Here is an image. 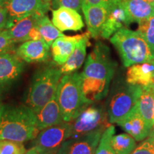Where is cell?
Listing matches in <instances>:
<instances>
[{
    "mask_svg": "<svg viewBox=\"0 0 154 154\" xmlns=\"http://www.w3.org/2000/svg\"><path fill=\"white\" fill-rule=\"evenodd\" d=\"M116 67L110 49L101 42H96L80 73L82 92L88 103L99 102L108 96Z\"/></svg>",
    "mask_w": 154,
    "mask_h": 154,
    "instance_id": "cell-1",
    "label": "cell"
},
{
    "mask_svg": "<svg viewBox=\"0 0 154 154\" xmlns=\"http://www.w3.org/2000/svg\"><path fill=\"white\" fill-rule=\"evenodd\" d=\"M39 131L36 113L27 105L2 106L0 140L24 143L34 139Z\"/></svg>",
    "mask_w": 154,
    "mask_h": 154,
    "instance_id": "cell-2",
    "label": "cell"
},
{
    "mask_svg": "<svg viewBox=\"0 0 154 154\" xmlns=\"http://www.w3.org/2000/svg\"><path fill=\"white\" fill-rule=\"evenodd\" d=\"M110 42L118 51L125 67L154 59L149 44L137 31L122 28L111 36Z\"/></svg>",
    "mask_w": 154,
    "mask_h": 154,
    "instance_id": "cell-3",
    "label": "cell"
},
{
    "mask_svg": "<svg viewBox=\"0 0 154 154\" xmlns=\"http://www.w3.org/2000/svg\"><path fill=\"white\" fill-rule=\"evenodd\" d=\"M61 77L60 68L54 63H49L35 72L26 99L27 106L34 113H37L53 99Z\"/></svg>",
    "mask_w": 154,
    "mask_h": 154,
    "instance_id": "cell-4",
    "label": "cell"
},
{
    "mask_svg": "<svg viewBox=\"0 0 154 154\" xmlns=\"http://www.w3.org/2000/svg\"><path fill=\"white\" fill-rule=\"evenodd\" d=\"M64 121L70 122L81 111L91 104L84 98L80 73L74 72L61 77L56 93Z\"/></svg>",
    "mask_w": 154,
    "mask_h": 154,
    "instance_id": "cell-5",
    "label": "cell"
},
{
    "mask_svg": "<svg viewBox=\"0 0 154 154\" xmlns=\"http://www.w3.org/2000/svg\"><path fill=\"white\" fill-rule=\"evenodd\" d=\"M141 91L140 86L130 84L121 79L113 84L106 103L110 124L116 123L137 106Z\"/></svg>",
    "mask_w": 154,
    "mask_h": 154,
    "instance_id": "cell-6",
    "label": "cell"
},
{
    "mask_svg": "<svg viewBox=\"0 0 154 154\" xmlns=\"http://www.w3.org/2000/svg\"><path fill=\"white\" fill-rule=\"evenodd\" d=\"M71 123V138L79 137L99 129H106L111 124L106 104L91 103L84 108Z\"/></svg>",
    "mask_w": 154,
    "mask_h": 154,
    "instance_id": "cell-7",
    "label": "cell"
},
{
    "mask_svg": "<svg viewBox=\"0 0 154 154\" xmlns=\"http://www.w3.org/2000/svg\"><path fill=\"white\" fill-rule=\"evenodd\" d=\"M51 6V3L44 0H0V7L7 13V29L31 14H46Z\"/></svg>",
    "mask_w": 154,
    "mask_h": 154,
    "instance_id": "cell-8",
    "label": "cell"
},
{
    "mask_svg": "<svg viewBox=\"0 0 154 154\" xmlns=\"http://www.w3.org/2000/svg\"><path fill=\"white\" fill-rule=\"evenodd\" d=\"M71 138V123L63 121L61 124L40 131L32 140L30 148L56 154L63 142Z\"/></svg>",
    "mask_w": 154,
    "mask_h": 154,
    "instance_id": "cell-9",
    "label": "cell"
},
{
    "mask_svg": "<svg viewBox=\"0 0 154 154\" xmlns=\"http://www.w3.org/2000/svg\"><path fill=\"white\" fill-rule=\"evenodd\" d=\"M24 63L16 53L0 54V95L10 88L19 79Z\"/></svg>",
    "mask_w": 154,
    "mask_h": 154,
    "instance_id": "cell-10",
    "label": "cell"
},
{
    "mask_svg": "<svg viewBox=\"0 0 154 154\" xmlns=\"http://www.w3.org/2000/svg\"><path fill=\"white\" fill-rule=\"evenodd\" d=\"M104 129H99L79 137L69 138L61 144L56 154H95Z\"/></svg>",
    "mask_w": 154,
    "mask_h": 154,
    "instance_id": "cell-11",
    "label": "cell"
},
{
    "mask_svg": "<svg viewBox=\"0 0 154 154\" xmlns=\"http://www.w3.org/2000/svg\"><path fill=\"white\" fill-rule=\"evenodd\" d=\"M45 14L35 13L24 17L16 24L7 29L9 35L15 44L29 40L41 39L42 36L38 29L37 23L39 17Z\"/></svg>",
    "mask_w": 154,
    "mask_h": 154,
    "instance_id": "cell-12",
    "label": "cell"
},
{
    "mask_svg": "<svg viewBox=\"0 0 154 154\" xmlns=\"http://www.w3.org/2000/svg\"><path fill=\"white\" fill-rule=\"evenodd\" d=\"M49 47L42 38L29 40L21 44L15 53L25 62H44L49 58Z\"/></svg>",
    "mask_w": 154,
    "mask_h": 154,
    "instance_id": "cell-13",
    "label": "cell"
},
{
    "mask_svg": "<svg viewBox=\"0 0 154 154\" xmlns=\"http://www.w3.org/2000/svg\"><path fill=\"white\" fill-rule=\"evenodd\" d=\"M116 124L137 141H141L147 138L151 131L145 120L138 112L137 106L117 121Z\"/></svg>",
    "mask_w": 154,
    "mask_h": 154,
    "instance_id": "cell-14",
    "label": "cell"
},
{
    "mask_svg": "<svg viewBox=\"0 0 154 154\" xmlns=\"http://www.w3.org/2000/svg\"><path fill=\"white\" fill-rule=\"evenodd\" d=\"M131 23H132L131 19L121 2L109 11L100 36L107 39L117 31L129 26Z\"/></svg>",
    "mask_w": 154,
    "mask_h": 154,
    "instance_id": "cell-15",
    "label": "cell"
},
{
    "mask_svg": "<svg viewBox=\"0 0 154 154\" xmlns=\"http://www.w3.org/2000/svg\"><path fill=\"white\" fill-rule=\"evenodd\" d=\"M52 23L61 32L82 30L84 26L81 14L68 7H59L52 11Z\"/></svg>",
    "mask_w": 154,
    "mask_h": 154,
    "instance_id": "cell-16",
    "label": "cell"
},
{
    "mask_svg": "<svg viewBox=\"0 0 154 154\" xmlns=\"http://www.w3.org/2000/svg\"><path fill=\"white\" fill-rule=\"evenodd\" d=\"M82 10L85 17L88 32L91 37L98 38L101 35L109 10L101 6L88 5L86 4H82Z\"/></svg>",
    "mask_w": 154,
    "mask_h": 154,
    "instance_id": "cell-17",
    "label": "cell"
},
{
    "mask_svg": "<svg viewBox=\"0 0 154 154\" xmlns=\"http://www.w3.org/2000/svg\"><path fill=\"white\" fill-rule=\"evenodd\" d=\"M36 116L37 126L39 131L59 124L64 121L56 95L37 113H36Z\"/></svg>",
    "mask_w": 154,
    "mask_h": 154,
    "instance_id": "cell-18",
    "label": "cell"
},
{
    "mask_svg": "<svg viewBox=\"0 0 154 154\" xmlns=\"http://www.w3.org/2000/svg\"><path fill=\"white\" fill-rule=\"evenodd\" d=\"M91 37L89 32H87L83 34V36L77 42L74 51L67 59L66 63L60 67L62 74H72L80 69L85 61L86 55V49L90 45L89 38Z\"/></svg>",
    "mask_w": 154,
    "mask_h": 154,
    "instance_id": "cell-19",
    "label": "cell"
},
{
    "mask_svg": "<svg viewBox=\"0 0 154 154\" xmlns=\"http://www.w3.org/2000/svg\"><path fill=\"white\" fill-rule=\"evenodd\" d=\"M154 71V59L149 62L137 63L128 67L126 81L133 85L148 87L152 84Z\"/></svg>",
    "mask_w": 154,
    "mask_h": 154,
    "instance_id": "cell-20",
    "label": "cell"
},
{
    "mask_svg": "<svg viewBox=\"0 0 154 154\" xmlns=\"http://www.w3.org/2000/svg\"><path fill=\"white\" fill-rule=\"evenodd\" d=\"M82 36L83 34L72 36L64 35L57 38L51 44V54L55 63L59 66L64 64Z\"/></svg>",
    "mask_w": 154,
    "mask_h": 154,
    "instance_id": "cell-21",
    "label": "cell"
},
{
    "mask_svg": "<svg viewBox=\"0 0 154 154\" xmlns=\"http://www.w3.org/2000/svg\"><path fill=\"white\" fill-rule=\"evenodd\" d=\"M121 3L132 22L138 23L142 19L154 14V2L149 0H121Z\"/></svg>",
    "mask_w": 154,
    "mask_h": 154,
    "instance_id": "cell-22",
    "label": "cell"
},
{
    "mask_svg": "<svg viewBox=\"0 0 154 154\" xmlns=\"http://www.w3.org/2000/svg\"><path fill=\"white\" fill-rule=\"evenodd\" d=\"M137 108L148 127L151 130L154 124V91L151 87H142Z\"/></svg>",
    "mask_w": 154,
    "mask_h": 154,
    "instance_id": "cell-23",
    "label": "cell"
},
{
    "mask_svg": "<svg viewBox=\"0 0 154 154\" xmlns=\"http://www.w3.org/2000/svg\"><path fill=\"white\" fill-rule=\"evenodd\" d=\"M37 26L42 38L49 47H51V44L57 38L64 36L63 32L58 29L52 22H51L49 17L45 14L42 15L39 17Z\"/></svg>",
    "mask_w": 154,
    "mask_h": 154,
    "instance_id": "cell-24",
    "label": "cell"
},
{
    "mask_svg": "<svg viewBox=\"0 0 154 154\" xmlns=\"http://www.w3.org/2000/svg\"><path fill=\"white\" fill-rule=\"evenodd\" d=\"M111 145L116 154H131L136 147V140L128 134L113 136Z\"/></svg>",
    "mask_w": 154,
    "mask_h": 154,
    "instance_id": "cell-25",
    "label": "cell"
},
{
    "mask_svg": "<svg viewBox=\"0 0 154 154\" xmlns=\"http://www.w3.org/2000/svg\"><path fill=\"white\" fill-rule=\"evenodd\" d=\"M137 32L144 38L154 56V14L138 22Z\"/></svg>",
    "mask_w": 154,
    "mask_h": 154,
    "instance_id": "cell-26",
    "label": "cell"
},
{
    "mask_svg": "<svg viewBox=\"0 0 154 154\" xmlns=\"http://www.w3.org/2000/svg\"><path fill=\"white\" fill-rule=\"evenodd\" d=\"M115 127L110 125L102 133L95 154H116L111 145V138L115 134Z\"/></svg>",
    "mask_w": 154,
    "mask_h": 154,
    "instance_id": "cell-27",
    "label": "cell"
},
{
    "mask_svg": "<svg viewBox=\"0 0 154 154\" xmlns=\"http://www.w3.org/2000/svg\"><path fill=\"white\" fill-rule=\"evenodd\" d=\"M26 149L23 143L10 140H0V154H25Z\"/></svg>",
    "mask_w": 154,
    "mask_h": 154,
    "instance_id": "cell-28",
    "label": "cell"
},
{
    "mask_svg": "<svg viewBox=\"0 0 154 154\" xmlns=\"http://www.w3.org/2000/svg\"><path fill=\"white\" fill-rule=\"evenodd\" d=\"M131 154H154V137L151 131L148 137L136 146Z\"/></svg>",
    "mask_w": 154,
    "mask_h": 154,
    "instance_id": "cell-29",
    "label": "cell"
},
{
    "mask_svg": "<svg viewBox=\"0 0 154 154\" xmlns=\"http://www.w3.org/2000/svg\"><path fill=\"white\" fill-rule=\"evenodd\" d=\"M15 43L9 35L7 29L0 31V54L13 52Z\"/></svg>",
    "mask_w": 154,
    "mask_h": 154,
    "instance_id": "cell-30",
    "label": "cell"
},
{
    "mask_svg": "<svg viewBox=\"0 0 154 154\" xmlns=\"http://www.w3.org/2000/svg\"><path fill=\"white\" fill-rule=\"evenodd\" d=\"M83 0H51V5L54 9L59 7H68L79 11L82 9Z\"/></svg>",
    "mask_w": 154,
    "mask_h": 154,
    "instance_id": "cell-31",
    "label": "cell"
},
{
    "mask_svg": "<svg viewBox=\"0 0 154 154\" xmlns=\"http://www.w3.org/2000/svg\"><path fill=\"white\" fill-rule=\"evenodd\" d=\"M121 0H83L82 4H86L88 5L101 6L110 10L114 6L120 3Z\"/></svg>",
    "mask_w": 154,
    "mask_h": 154,
    "instance_id": "cell-32",
    "label": "cell"
},
{
    "mask_svg": "<svg viewBox=\"0 0 154 154\" xmlns=\"http://www.w3.org/2000/svg\"><path fill=\"white\" fill-rule=\"evenodd\" d=\"M7 13L5 9L0 7V31L7 29Z\"/></svg>",
    "mask_w": 154,
    "mask_h": 154,
    "instance_id": "cell-33",
    "label": "cell"
},
{
    "mask_svg": "<svg viewBox=\"0 0 154 154\" xmlns=\"http://www.w3.org/2000/svg\"><path fill=\"white\" fill-rule=\"evenodd\" d=\"M25 154H53L51 153H49V152H44L42 151H39L37 149L34 147H31L28 151H26Z\"/></svg>",
    "mask_w": 154,
    "mask_h": 154,
    "instance_id": "cell-34",
    "label": "cell"
},
{
    "mask_svg": "<svg viewBox=\"0 0 154 154\" xmlns=\"http://www.w3.org/2000/svg\"><path fill=\"white\" fill-rule=\"evenodd\" d=\"M148 87H151L152 89L154 91V71H153V80H152V84L150 86H148Z\"/></svg>",
    "mask_w": 154,
    "mask_h": 154,
    "instance_id": "cell-35",
    "label": "cell"
},
{
    "mask_svg": "<svg viewBox=\"0 0 154 154\" xmlns=\"http://www.w3.org/2000/svg\"><path fill=\"white\" fill-rule=\"evenodd\" d=\"M151 133L152 135H153V137H154V124H153V127H152V128H151Z\"/></svg>",
    "mask_w": 154,
    "mask_h": 154,
    "instance_id": "cell-36",
    "label": "cell"
},
{
    "mask_svg": "<svg viewBox=\"0 0 154 154\" xmlns=\"http://www.w3.org/2000/svg\"><path fill=\"white\" fill-rule=\"evenodd\" d=\"M44 1L47 2H49V3H51V0H44Z\"/></svg>",
    "mask_w": 154,
    "mask_h": 154,
    "instance_id": "cell-37",
    "label": "cell"
},
{
    "mask_svg": "<svg viewBox=\"0 0 154 154\" xmlns=\"http://www.w3.org/2000/svg\"><path fill=\"white\" fill-rule=\"evenodd\" d=\"M1 108H2V106H1V104H0V111H1Z\"/></svg>",
    "mask_w": 154,
    "mask_h": 154,
    "instance_id": "cell-38",
    "label": "cell"
},
{
    "mask_svg": "<svg viewBox=\"0 0 154 154\" xmlns=\"http://www.w3.org/2000/svg\"><path fill=\"white\" fill-rule=\"evenodd\" d=\"M149 1H152V2H154V0H149Z\"/></svg>",
    "mask_w": 154,
    "mask_h": 154,
    "instance_id": "cell-39",
    "label": "cell"
}]
</instances>
